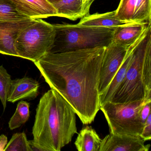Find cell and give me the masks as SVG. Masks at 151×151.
I'll use <instances>...</instances> for the list:
<instances>
[{
  "mask_svg": "<svg viewBox=\"0 0 151 151\" xmlns=\"http://www.w3.org/2000/svg\"><path fill=\"white\" fill-rule=\"evenodd\" d=\"M151 94V23L134 42L133 59L111 102L143 99Z\"/></svg>",
  "mask_w": 151,
  "mask_h": 151,
  "instance_id": "3957f363",
  "label": "cell"
},
{
  "mask_svg": "<svg viewBox=\"0 0 151 151\" xmlns=\"http://www.w3.org/2000/svg\"><path fill=\"white\" fill-rule=\"evenodd\" d=\"M8 144L7 137L4 135L0 136V151H4V149L6 148Z\"/></svg>",
  "mask_w": 151,
  "mask_h": 151,
  "instance_id": "d4e9b609",
  "label": "cell"
},
{
  "mask_svg": "<svg viewBox=\"0 0 151 151\" xmlns=\"http://www.w3.org/2000/svg\"><path fill=\"white\" fill-rule=\"evenodd\" d=\"M28 18L19 21H0V53L18 57L15 43L22 31L36 22Z\"/></svg>",
  "mask_w": 151,
  "mask_h": 151,
  "instance_id": "ba28073f",
  "label": "cell"
},
{
  "mask_svg": "<svg viewBox=\"0 0 151 151\" xmlns=\"http://www.w3.org/2000/svg\"><path fill=\"white\" fill-rule=\"evenodd\" d=\"M132 22L151 23V0H136Z\"/></svg>",
  "mask_w": 151,
  "mask_h": 151,
  "instance_id": "d6986e66",
  "label": "cell"
},
{
  "mask_svg": "<svg viewBox=\"0 0 151 151\" xmlns=\"http://www.w3.org/2000/svg\"><path fill=\"white\" fill-rule=\"evenodd\" d=\"M40 84L36 79L24 77L12 81L7 101L15 103L23 99H34L38 95Z\"/></svg>",
  "mask_w": 151,
  "mask_h": 151,
  "instance_id": "8fae6325",
  "label": "cell"
},
{
  "mask_svg": "<svg viewBox=\"0 0 151 151\" xmlns=\"http://www.w3.org/2000/svg\"><path fill=\"white\" fill-rule=\"evenodd\" d=\"M136 0H121L117 9L115 10L116 16L120 21L126 23L132 22Z\"/></svg>",
  "mask_w": 151,
  "mask_h": 151,
  "instance_id": "ffe728a7",
  "label": "cell"
},
{
  "mask_svg": "<svg viewBox=\"0 0 151 151\" xmlns=\"http://www.w3.org/2000/svg\"><path fill=\"white\" fill-rule=\"evenodd\" d=\"M30 116L29 104L22 101L17 104L16 110L9 122V126L11 130L19 128L29 120Z\"/></svg>",
  "mask_w": 151,
  "mask_h": 151,
  "instance_id": "ac0fdd59",
  "label": "cell"
},
{
  "mask_svg": "<svg viewBox=\"0 0 151 151\" xmlns=\"http://www.w3.org/2000/svg\"><path fill=\"white\" fill-rule=\"evenodd\" d=\"M106 47L49 52L34 62L51 89L70 105L84 124L100 108L99 85Z\"/></svg>",
  "mask_w": 151,
  "mask_h": 151,
  "instance_id": "6da1fadb",
  "label": "cell"
},
{
  "mask_svg": "<svg viewBox=\"0 0 151 151\" xmlns=\"http://www.w3.org/2000/svg\"><path fill=\"white\" fill-rule=\"evenodd\" d=\"M128 47L120 45L113 41L106 47L100 72L99 96L107 88L121 67Z\"/></svg>",
  "mask_w": 151,
  "mask_h": 151,
  "instance_id": "52a82bcc",
  "label": "cell"
},
{
  "mask_svg": "<svg viewBox=\"0 0 151 151\" xmlns=\"http://www.w3.org/2000/svg\"><path fill=\"white\" fill-rule=\"evenodd\" d=\"M28 18H30L17 10L11 0H0V21H19Z\"/></svg>",
  "mask_w": 151,
  "mask_h": 151,
  "instance_id": "e0dca14e",
  "label": "cell"
},
{
  "mask_svg": "<svg viewBox=\"0 0 151 151\" xmlns=\"http://www.w3.org/2000/svg\"><path fill=\"white\" fill-rule=\"evenodd\" d=\"M148 24L130 23L118 26L114 31L113 42L128 47L141 35Z\"/></svg>",
  "mask_w": 151,
  "mask_h": 151,
  "instance_id": "7c38bea8",
  "label": "cell"
},
{
  "mask_svg": "<svg viewBox=\"0 0 151 151\" xmlns=\"http://www.w3.org/2000/svg\"><path fill=\"white\" fill-rule=\"evenodd\" d=\"M151 100V94L143 99L124 103L105 102L100 106L107 122L111 134L139 136L144 123L140 111L143 106Z\"/></svg>",
  "mask_w": 151,
  "mask_h": 151,
  "instance_id": "5b68a950",
  "label": "cell"
},
{
  "mask_svg": "<svg viewBox=\"0 0 151 151\" xmlns=\"http://www.w3.org/2000/svg\"><path fill=\"white\" fill-rule=\"evenodd\" d=\"M101 142L95 130L87 126L80 131L75 145L78 151H99Z\"/></svg>",
  "mask_w": 151,
  "mask_h": 151,
  "instance_id": "2e32d148",
  "label": "cell"
},
{
  "mask_svg": "<svg viewBox=\"0 0 151 151\" xmlns=\"http://www.w3.org/2000/svg\"><path fill=\"white\" fill-rule=\"evenodd\" d=\"M57 16L76 21L86 16L82 0H60L53 4Z\"/></svg>",
  "mask_w": 151,
  "mask_h": 151,
  "instance_id": "9a60e30c",
  "label": "cell"
},
{
  "mask_svg": "<svg viewBox=\"0 0 151 151\" xmlns=\"http://www.w3.org/2000/svg\"><path fill=\"white\" fill-rule=\"evenodd\" d=\"M17 10L32 19L57 17L55 8L47 0H11Z\"/></svg>",
  "mask_w": 151,
  "mask_h": 151,
  "instance_id": "30bf717a",
  "label": "cell"
},
{
  "mask_svg": "<svg viewBox=\"0 0 151 151\" xmlns=\"http://www.w3.org/2000/svg\"><path fill=\"white\" fill-rule=\"evenodd\" d=\"M54 26L55 34L50 52L52 53L106 47L113 41L115 29L68 24H54Z\"/></svg>",
  "mask_w": 151,
  "mask_h": 151,
  "instance_id": "277c9868",
  "label": "cell"
},
{
  "mask_svg": "<svg viewBox=\"0 0 151 151\" xmlns=\"http://www.w3.org/2000/svg\"><path fill=\"white\" fill-rule=\"evenodd\" d=\"M125 24L127 23L120 21L116 17L114 10L103 14H89L81 18L77 24L82 26L116 28Z\"/></svg>",
  "mask_w": 151,
  "mask_h": 151,
  "instance_id": "5bb4252c",
  "label": "cell"
},
{
  "mask_svg": "<svg viewBox=\"0 0 151 151\" xmlns=\"http://www.w3.org/2000/svg\"><path fill=\"white\" fill-rule=\"evenodd\" d=\"M134 42L128 47L124 60L110 84L104 92L100 95V106L105 102L110 101L116 89L123 81L127 70L129 68L133 59Z\"/></svg>",
  "mask_w": 151,
  "mask_h": 151,
  "instance_id": "4fadbf2b",
  "label": "cell"
},
{
  "mask_svg": "<svg viewBox=\"0 0 151 151\" xmlns=\"http://www.w3.org/2000/svg\"><path fill=\"white\" fill-rule=\"evenodd\" d=\"M151 100H150L145 104L140 111V116H141V120L144 123H145L148 115L151 114Z\"/></svg>",
  "mask_w": 151,
  "mask_h": 151,
  "instance_id": "cb8c5ba5",
  "label": "cell"
},
{
  "mask_svg": "<svg viewBox=\"0 0 151 151\" xmlns=\"http://www.w3.org/2000/svg\"><path fill=\"white\" fill-rule=\"evenodd\" d=\"M140 137L145 141L151 139V114L147 116L144 123L143 130Z\"/></svg>",
  "mask_w": 151,
  "mask_h": 151,
  "instance_id": "603a6c76",
  "label": "cell"
},
{
  "mask_svg": "<svg viewBox=\"0 0 151 151\" xmlns=\"http://www.w3.org/2000/svg\"><path fill=\"white\" fill-rule=\"evenodd\" d=\"M47 1L53 5V4L59 2L60 0H47Z\"/></svg>",
  "mask_w": 151,
  "mask_h": 151,
  "instance_id": "484cf974",
  "label": "cell"
},
{
  "mask_svg": "<svg viewBox=\"0 0 151 151\" xmlns=\"http://www.w3.org/2000/svg\"><path fill=\"white\" fill-rule=\"evenodd\" d=\"M32 142L40 151H60L77 133L76 113L68 101L51 89L40 98L32 128Z\"/></svg>",
  "mask_w": 151,
  "mask_h": 151,
  "instance_id": "7a4b0ae2",
  "label": "cell"
},
{
  "mask_svg": "<svg viewBox=\"0 0 151 151\" xmlns=\"http://www.w3.org/2000/svg\"><path fill=\"white\" fill-rule=\"evenodd\" d=\"M139 136L110 134L101 139L99 151H148L150 145Z\"/></svg>",
  "mask_w": 151,
  "mask_h": 151,
  "instance_id": "9c48e42d",
  "label": "cell"
},
{
  "mask_svg": "<svg viewBox=\"0 0 151 151\" xmlns=\"http://www.w3.org/2000/svg\"><path fill=\"white\" fill-rule=\"evenodd\" d=\"M94 1H95V0H90V5L91 6L92 4V3L94 2Z\"/></svg>",
  "mask_w": 151,
  "mask_h": 151,
  "instance_id": "4316f807",
  "label": "cell"
},
{
  "mask_svg": "<svg viewBox=\"0 0 151 151\" xmlns=\"http://www.w3.org/2000/svg\"><path fill=\"white\" fill-rule=\"evenodd\" d=\"M55 34L54 24L37 19L22 31L16 40L15 47L18 57L33 63L38 60L50 52Z\"/></svg>",
  "mask_w": 151,
  "mask_h": 151,
  "instance_id": "8992f818",
  "label": "cell"
},
{
  "mask_svg": "<svg viewBox=\"0 0 151 151\" xmlns=\"http://www.w3.org/2000/svg\"><path fill=\"white\" fill-rule=\"evenodd\" d=\"M11 76L3 66H0V100L4 111L6 107L7 99L12 85Z\"/></svg>",
  "mask_w": 151,
  "mask_h": 151,
  "instance_id": "7402d4cb",
  "label": "cell"
},
{
  "mask_svg": "<svg viewBox=\"0 0 151 151\" xmlns=\"http://www.w3.org/2000/svg\"><path fill=\"white\" fill-rule=\"evenodd\" d=\"M4 151H32L24 132L15 133L8 143Z\"/></svg>",
  "mask_w": 151,
  "mask_h": 151,
  "instance_id": "44dd1931",
  "label": "cell"
}]
</instances>
